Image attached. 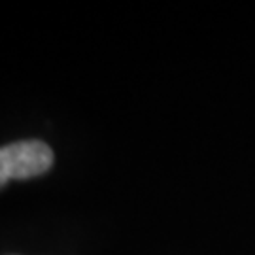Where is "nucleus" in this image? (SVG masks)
Masks as SVG:
<instances>
[{"instance_id":"1","label":"nucleus","mask_w":255,"mask_h":255,"mask_svg":"<svg viewBox=\"0 0 255 255\" xmlns=\"http://www.w3.org/2000/svg\"><path fill=\"white\" fill-rule=\"evenodd\" d=\"M53 151L42 140H23L0 147V187L9 180H28L47 172Z\"/></svg>"}]
</instances>
